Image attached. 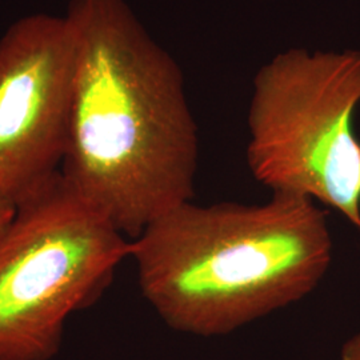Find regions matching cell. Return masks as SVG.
Wrapping results in <instances>:
<instances>
[{"label": "cell", "mask_w": 360, "mask_h": 360, "mask_svg": "<svg viewBox=\"0 0 360 360\" xmlns=\"http://www.w3.org/2000/svg\"><path fill=\"white\" fill-rule=\"evenodd\" d=\"M65 16L77 53L60 175L132 240L195 195L183 74L124 0H71Z\"/></svg>", "instance_id": "cell-1"}, {"label": "cell", "mask_w": 360, "mask_h": 360, "mask_svg": "<svg viewBox=\"0 0 360 360\" xmlns=\"http://www.w3.org/2000/svg\"><path fill=\"white\" fill-rule=\"evenodd\" d=\"M146 300L176 331L211 336L309 295L333 262L321 207L272 193L255 205L181 203L131 240Z\"/></svg>", "instance_id": "cell-2"}, {"label": "cell", "mask_w": 360, "mask_h": 360, "mask_svg": "<svg viewBox=\"0 0 360 360\" xmlns=\"http://www.w3.org/2000/svg\"><path fill=\"white\" fill-rule=\"evenodd\" d=\"M360 50L290 49L260 67L247 163L271 193L306 196L360 232Z\"/></svg>", "instance_id": "cell-3"}, {"label": "cell", "mask_w": 360, "mask_h": 360, "mask_svg": "<svg viewBox=\"0 0 360 360\" xmlns=\"http://www.w3.org/2000/svg\"><path fill=\"white\" fill-rule=\"evenodd\" d=\"M129 251L60 172L15 207L0 238V360H51L68 316L98 300Z\"/></svg>", "instance_id": "cell-4"}, {"label": "cell", "mask_w": 360, "mask_h": 360, "mask_svg": "<svg viewBox=\"0 0 360 360\" xmlns=\"http://www.w3.org/2000/svg\"><path fill=\"white\" fill-rule=\"evenodd\" d=\"M77 39L67 16L34 13L0 38V200L18 206L65 158Z\"/></svg>", "instance_id": "cell-5"}, {"label": "cell", "mask_w": 360, "mask_h": 360, "mask_svg": "<svg viewBox=\"0 0 360 360\" xmlns=\"http://www.w3.org/2000/svg\"><path fill=\"white\" fill-rule=\"evenodd\" d=\"M15 214V206L0 200V238L8 227L10 221L13 220Z\"/></svg>", "instance_id": "cell-6"}]
</instances>
